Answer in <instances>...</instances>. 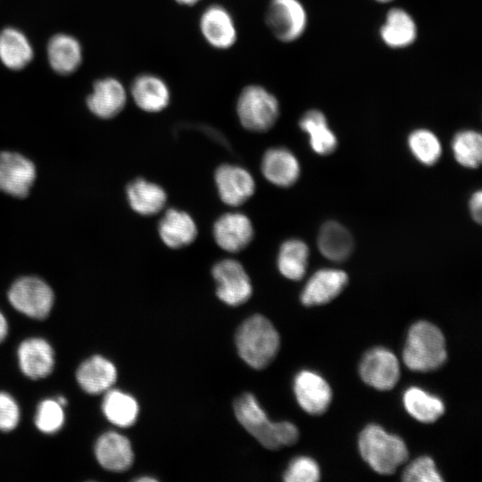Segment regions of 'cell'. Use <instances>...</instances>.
<instances>
[{
  "mask_svg": "<svg viewBox=\"0 0 482 482\" xmlns=\"http://www.w3.org/2000/svg\"><path fill=\"white\" fill-rule=\"evenodd\" d=\"M403 480L407 482H441L443 478L434 461L428 456L414 460L403 471Z\"/></svg>",
  "mask_w": 482,
  "mask_h": 482,
  "instance_id": "cell-36",
  "label": "cell"
},
{
  "mask_svg": "<svg viewBox=\"0 0 482 482\" xmlns=\"http://www.w3.org/2000/svg\"><path fill=\"white\" fill-rule=\"evenodd\" d=\"M131 95L136 104L143 111H162L170 103V89L160 77L145 73L137 77L131 86Z\"/></svg>",
  "mask_w": 482,
  "mask_h": 482,
  "instance_id": "cell-22",
  "label": "cell"
},
{
  "mask_svg": "<svg viewBox=\"0 0 482 482\" xmlns=\"http://www.w3.org/2000/svg\"><path fill=\"white\" fill-rule=\"evenodd\" d=\"M213 237L220 248L237 253L245 248L252 241L253 229L246 215L229 212L220 216L214 223Z\"/></svg>",
  "mask_w": 482,
  "mask_h": 482,
  "instance_id": "cell-14",
  "label": "cell"
},
{
  "mask_svg": "<svg viewBox=\"0 0 482 482\" xmlns=\"http://www.w3.org/2000/svg\"><path fill=\"white\" fill-rule=\"evenodd\" d=\"M177 3L184 5H193L198 3L200 0H175Z\"/></svg>",
  "mask_w": 482,
  "mask_h": 482,
  "instance_id": "cell-40",
  "label": "cell"
},
{
  "mask_svg": "<svg viewBox=\"0 0 482 482\" xmlns=\"http://www.w3.org/2000/svg\"><path fill=\"white\" fill-rule=\"evenodd\" d=\"M21 371L33 379L47 377L54 366V354L51 345L42 338H29L18 349Z\"/></svg>",
  "mask_w": 482,
  "mask_h": 482,
  "instance_id": "cell-17",
  "label": "cell"
},
{
  "mask_svg": "<svg viewBox=\"0 0 482 482\" xmlns=\"http://www.w3.org/2000/svg\"><path fill=\"white\" fill-rule=\"evenodd\" d=\"M347 281V274L343 270L321 269L307 281L301 301L306 306L325 304L341 293Z\"/></svg>",
  "mask_w": 482,
  "mask_h": 482,
  "instance_id": "cell-15",
  "label": "cell"
},
{
  "mask_svg": "<svg viewBox=\"0 0 482 482\" xmlns=\"http://www.w3.org/2000/svg\"><path fill=\"white\" fill-rule=\"evenodd\" d=\"M102 408L107 420L121 428L133 425L138 415L137 401L131 395L119 390H107Z\"/></svg>",
  "mask_w": 482,
  "mask_h": 482,
  "instance_id": "cell-29",
  "label": "cell"
},
{
  "mask_svg": "<svg viewBox=\"0 0 482 482\" xmlns=\"http://www.w3.org/2000/svg\"><path fill=\"white\" fill-rule=\"evenodd\" d=\"M214 178L220 199L230 206L244 204L253 195L255 189L251 174L237 165H220L217 168Z\"/></svg>",
  "mask_w": 482,
  "mask_h": 482,
  "instance_id": "cell-11",
  "label": "cell"
},
{
  "mask_svg": "<svg viewBox=\"0 0 482 482\" xmlns=\"http://www.w3.org/2000/svg\"><path fill=\"white\" fill-rule=\"evenodd\" d=\"M64 421L62 405L54 400H45L38 405L35 417L37 428L47 434L57 432Z\"/></svg>",
  "mask_w": 482,
  "mask_h": 482,
  "instance_id": "cell-34",
  "label": "cell"
},
{
  "mask_svg": "<svg viewBox=\"0 0 482 482\" xmlns=\"http://www.w3.org/2000/svg\"><path fill=\"white\" fill-rule=\"evenodd\" d=\"M403 404L410 415L424 423L436 421L445 412V405L438 397L419 387L404 392Z\"/></svg>",
  "mask_w": 482,
  "mask_h": 482,
  "instance_id": "cell-30",
  "label": "cell"
},
{
  "mask_svg": "<svg viewBox=\"0 0 482 482\" xmlns=\"http://www.w3.org/2000/svg\"><path fill=\"white\" fill-rule=\"evenodd\" d=\"M360 375L369 386L381 391L390 390L400 377L398 360L386 348H373L362 358Z\"/></svg>",
  "mask_w": 482,
  "mask_h": 482,
  "instance_id": "cell-9",
  "label": "cell"
},
{
  "mask_svg": "<svg viewBox=\"0 0 482 482\" xmlns=\"http://www.w3.org/2000/svg\"><path fill=\"white\" fill-rule=\"evenodd\" d=\"M309 258L307 245L299 239L283 243L278 255V268L288 279L299 280L306 271Z\"/></svg>",
  "mask_w": 482,
  "mask_h": 482,
  "instance_id": "cell-31",
  "label": "cell"
},
{
  "mask_svg": "<svg viewBox=\"0 0 482 482\" xmlns=\"http://www.w3.org/2000/svg\"><path fill=\"white\" fill-rule=\"evenodd\" d=\"M408 146L420 162L428 166L436 163L442 153L439 139L426 129L413 130L408 137Z\"/></svg>",
  "mask_w": 482,
  "mask_h": 482,
  "instance_id": "cell-33",
  "label": "cell"
},
{
  "mask_svg": "<svg viewBox=\"0 0 482 482\" xmlns=\"http://www.w3.org/2000/svg\"><path fill=\"white\" fill-rule=\"evenodd\" d=\"M20 420V410L14 399L6 393L0 392V430L14 429Z\"/></svg>",
  "mask_w": 482,
  "mask_h": 482,
  "instance_id": "cell-37",
  "label": "cell"
},
{
  "mask_svg": "<svg viewBox=\"0 0 482 482\" xmlns=\"http://www.w3.org/2000/svg\"><path fill=\"white\" fill-rule=\"evenodd\" d=\"M127 95L122 84L113 78H105L94 84L87 104L96 116L109 119L116 116L125 106Z\"/></svg>",
  "mask_w": 482,
  "mask_h": 482,
  "instance_id": "cell-18",
  "label": "cell"
},
{
  "mask_svg": "<svg viewBox=\"0 0 482 482\" xmlns=\"http://www.w3.org/2000/svg\"><path fill=\"white\" fill-rule=\"evenodd\" d=\"M265 20L278 40L290 43L304 33L307 12L299 0H270Z\"/></svg>",
  "mask_w": 482,
  "mask_h": 482,
  "instance_id": "cell-7",
  "label": "cell"
},
{
  "mask_svg": "<svg viewBox=\"0 0 482 482\" xmlns=\"http://www.w3.org/2000/svg\"><path fill=\"white\" fill-rule=\"evenodd\" d=\"M264 177L278 187H289L298 179L300 165L293 153L284 147L269 149L262 161Z\"/></svg>",
  "mask_w": 482,
  "mask_h": 482,
  "instance_id": "cell-20",
  "label": "cell"
},
{
  "mask_svg": "<svg viewBox=\"0 0 482 482\" xmlns=\"http://www.w3.org/2000/svg\"><path fill=\"white\" fill-rule=\"evenodd\" d=\"M8 299L17 311L40 320L49 314L54 303V293L42 279L23 277L12 285Z\"/></svg>",
  "mask_w": 482,
  "mask_h": 482,
  "instance_id": "cell-6",
  "label": "cell"
},
{
  "mask_svg": "<svg viewBox=\"0 0 482 482\" xmlns=\"http://www.w3.org/2000/svg\"><path fill=\"white\" fill-rule=\"evenodd\" d=\"M299 126L309 136L310 145L316 154L327 155L337 148V137L328 127L327 118L322 112L307 111L301 117Z\"/></svg>",
  "mask_w": 482,
  "mask_h": 482,
  "instance_id": "cell-25",
  "label": "cell"
},
{
  "mask_svg": "<svg viewBox=\"0 0 482 482\" xmlns=\"http://www.w3.org/2000/svg\"><path fill=\"white\" fill-rule=\"evenodd\" d=\"M202 35L217 49L231 47L237 40V29L231 14L219 4L207 7L199 21Z\"/></svg>",
  "mask_w": 482,
  "mask_h": 482,
  "instance_id": "cell-13",
  "label": "cell"
},
{
  "mask_svg": "<svg viewBox=\"0 0 482 482\" xmlns=\"http://www.w3.org/2000/svg\"><path fill=\"white\" fill-rule=\"evenodd\" d=\"M32 47L23 33L8 28L0 34V60L12 70L24 68L32 59Z\"/></svg>",
  "mask_w": 482,
  "mask_h": 482,
  "instance_id": "cell-28",
  "label": "cell"
},
{
  "mask_svg": "<svg viewBox=\"0 0 482 482\" xmlns=\"http://www.w3.org/2000/svg\"><path fill=\"white\" fill-rule=\"evenodd\" d=\"M212 273L217 285L216 295L223 303L236 306L252 295L251 281L239 262L221 260L213 266Z\"/></svg>",
  "mask_w": 482,
  "mask_h": 482,
  "instance_id": "cell-8",
  "label": "cell"
},
{
  "mask_svg": "<svg viewBox=\"0 0 482 482\" xmlns=\"http://www.w3.org/2000/svg\"><path fill=\"white\" fill-rule=\"evenodd\" d=\"M127 196L131 208L141 215H153L165 205L167 195L159 185L137 179L127 187Z\"/></svg>",
  "mask_w": 482,
  "mask_h": 482,
  "instance_id": "cell-24",
  "label": "cell"
},
{
  "mask_svg": "<svg viewBox=\"0 0 482 482\" xmlns=\"http://www.w3.org/2000/svg\"><path fill=\"white\" fill-rule=\"evenodd\" d=\"M240 123L248 130L262 132L270 129L279 114L276 96L259 85L245 87L237 101Z\"/></svg>",
  "mask_w": 482,
  "mask_h": 482,
  "instance_id": "cell-5",
  "label": "cell"
},
{
  "mask_svg": "<svg viewBox=\"0 0 482 482\" xmlns=\"http://www.w3.org/2000/svg\"><path fill=\"white\" fill-rule=\"evenodd\" d=\"M358 445L363 460L382 475L394 473L408 459L405 443L378 425L367 426L362 431Z\"/></svg>",
  "mask_w": 482,
  "mask_h": 482,
  "instance_id": "cell-4",
  "label": "cell"
},
{
  "mask_svg": "<svg viewBox=\"0 0 482 482\" xmlns=\"http://www.w3.org/2000/svg\"><path fill=\"white\" fill-rule=\"evenodd\" d=\"M377 2L378 3H388V2H391L393 0H376Z\"/></svg>",
  "mask_w": 482,
  "mask_h": 482,
  "instance_id": "cell-43",
  "label": "cell"
},
{
  "mask_svg": "<svg viewBox=\"0 0 482 482\" xmlns=\"http://www.w3.org/2000/svg\"><path fill=\"white\" fill-rule=\"evenodd\" d=\"M446 356L445 337L437 327L428 321H418L411 327L403 352L410 370H435L445 363Z\"/></svg>",
  "mask_w": 482,
  "mask_h": 482,
  "instance_id": "cell-3",
  "label": "cell"
},
{
  "mask_svg": "<svg viewBox=\"0 0 482 482\" xmlns=\"http://www.w3.org/2000/svg\"><path fill=\"white\" fill-rule=\"evenodd\" d=\"M137 481L138 482L139 481H156V479L151 477H144V478H137Z\"/></svg>",
  "mask_w": 482,
  "mask_h": 482,
  "instance_id": "cell-41",
  "label": "cell"
},
{
  "mask_svg": "<svg viewBox=\"0 0 482 482\" xmlns=\"http://www.w3.org/2000/svg\"><path fill=\"white\" fill-rule=\"evenodd\" d=\"M320 468L317 462L306 456L294 459L284 474L287 482H315L320 479Z\"/></svg>",
  "mask_w": 482,
  "mask_h": 482,
  "instance_id": "cell-35",
  "label": "cell"
},
{
  "mask_svg": "<svg viewBox=\"0 0 482 482\" xmlns=\"http://www.w3.org/2000/svg\"><path fill=\"white\" fill-rule=\"evenodd\" d=\"M234 411L239 423L267 449L278 450L298 440L297 428L288 421L269 420L252 394L239 396L234 403Z\"/></svg>",
  "mask_w": 482,
  "mask_h": 482,
  "instance_id": "cell-1",
  "label": "cell"
},
{
  "mask_svg": "<svg viewBox=\"0 0 482 482\" xmlns=\"http://www.w3.org/2000/svg\"><path fill=\"white\" fill-rule=\"evenodd\" d=\"M318 246L327 259L342 262L351 254L353 240L344 226L336 221H328L320 229Z\"/></svg>",
  "mask_w": 482,
  "mask_h": 482,
  "instance_id": "cell-27",
  "label": "cell"
},
{
  "mask_svg": "<svg viewBox=\"0 0 482 482\" xmlns=\"http://www.w3.org/2000/svg\"><path fill=\"white\" fill-rule=\"evenodd\" d=\"M57 402L62 406V405H65L67 403V400L62 397V396H60L57 400Z\"/></svg>",
  "mask_w": 482,
  "mask_h": 482,
  "instance_id": "cell-42",
  "label": "cell"
},
{
  "mask_svg": "<svg viewBox=\"0 0 482 482\" xmlns=\"http://www.w3.org/2000/svg\"><path fill=\"white\" fill-rule=\"evenodd\" d=\"M236 345L238 354L250 367L262 370L277 355L279 336L268 319L256 314L239 326L236 333Z\"/></svg>",
  "mask_w": 482,
  "mask_h": 482,
  "instance_id": "cell-2",
  "label": "cell"
},
{
  "mask_svg": "<svg viewBox=\"0 0 482 482\" xmlns=\"http://www.w3.org/2000/svg\"><path fill=\"white\" fill-rule=\"evenodd\" d=\"M417 35V24L407 11L398 7L388 10L379 29L385 45L395 49L404 48L416 40Z\"/></svg>",
  "mask_w": 482,
  "mask_h": 482,
  "instance_id": "cell-19",
  "label": "cell"
},
{
  "mask_svg": "<svg viewBox=\"0 0 482 482\" xmlns=\"http://www.w3.org/2000/svg\"><path fill=\"white\" fill-rule=\"evenodd\" d=\"M51 67L60 74H70L79 66L82 59L81 46L74 37L58 34L51 38L47 47Z\"/></svg>",
  "mask_w": 482,
  "mask_h": 482,
  "instance_id": "cell-26",
  "label": "cell"
},
{
  "mask_svg": "<svg viewBox=\"0 0 482 482\" xmlns=\"http://www.w3.org/2000/svg\"><path fill=\"white\" fill-rule=\"evenodd\" d=\"M481 204L482 194L480 190H478L470 197V211L474 220L478 223L481 221Z\"/></svg>",
  "mask_w": 482,
  "mask_h": 482,
  "instance_id": "cell-38",
  "label": "cell"
},
{
  "mask_svg": "<svg viewBox=\"0 0 482 482\" xmlns=\"http://www.w3.org/2000/svg\"><path fill=\"white\" fill-rule=\"evenodd\" d=\"M76 378L84 391L97 395L109 390L115 383L117 370L112 362L95 355L79 365Z\"/></svg>",
  "mask_w": 482,
  "mask_h": 482,
  "instance_id": "cell-21",
  "label": "cell"
},
{
  "mask_svg": "<svg viewBox=\"0 0 482 482\" xmlns=\"http://www.w3.org/2000/svg\"><path fill=\"white\" fill-rule=\"evenodd\" d=\"M8 332V325L4 316L0 312V343L3 342Z\"/></svg>",
  "mask_w": 482,
  "mask_h": 482,
  "instance_id": "cell-39",
  "label": "cell"
},
{
  "mask_svg": "<svg viewBox=\"0 0 482 482\" xmlns=\"http://www.w3.org/2000/svg\"><path fill=\"white\" fill-rule=\"evenodd\" d=\"M95 453L103 468L114 472L127 470L134 460L130 442L116 432L102 435L96 444Z\"/></svg>",
  "mask_w": 482,
  "mask_h": 482,
  "instance_id": "cell-16",
  "label": "cell"
},
{
  "mask_svg": "<svg viewBox=\"0 0 482 482\" xmlns=\"http://www.w3.org/2000/svg\"><path fill=\"white\" fill-rule=\"evenodd\" d=\"M455 160L463 167L477 168L482 160L481 135L471 129L461 130L455 134L452 142Z\"/></svg>",
  "mask_w": 482,
  "mask_h": 482,
  "instance_id": "cell-32",
  "label": "cell"
},
{
  "mask_svg": "<svg viewBox=\"0 0 482 482\" xmlns=\"http://www.w3.org/2000/svg\"><path fill=\"white\" fill-rule=\"evenodd\" d=\"M158 232L167 246L177 249L191 244L197 235V229L188 213L169 209L159 222Z\"/></svg>",
  "mask_w": 482,
  "mask_h": 482,
  "instance_id": "cell-23",
  "label": "cell"
},
{
  "mask_svg": "<svg viewBox=\"0 0 482 482\" xmlns=\"http://www.w3.org/2000/svg\"><path fill=\"white\" fill-rule=\"evenodd\" d=\"M294 391L302 409L312 415L325 412L332 398L327 381L310 370H302L295 376Z\"/></svg>",
  "mask_w": 482,
  "mask_h": 482,
  "instance_id": "cell-12",
  "label": "cell"
},
{
  "mask_svg": "<svg viewBox=\"0 0 482 482\" xmlns=\"http://www.w3.org/2000/svg\"><path fill=\"white\" fill-rule=\"evenodd\" d=\"M35 178L36 168L29 159L17 153H0V191L24 197Z\"/></svg>",
  "mask_w": 482,
  "mask_h": 482,
  "instance_id": "cell-10",
  "label": "cell"
}]
</instances>
